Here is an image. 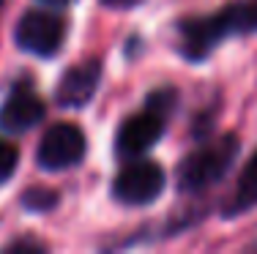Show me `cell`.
Here are the masks:
<instances>
[{
  "label": "cell",
  "instance_id": "cell-1",
  "mask_svg": "<svg viewBox=\"0 0 257 254\" xmlns=\"http://www.w3.org/2000/svg\"><path fill=\"white\" fill-rule=\"evenodd\" d=\"M257 25V6L235 3L224 11L208 17V20H192L181 25L183 36V55L189 60L205 58L230 30H252Z\"/></svg>",
  "mask_w": 257,
  "mask_h": 254
},
{
  "label": "cell",
  "instance_id": "cell-2",
  "mask_svg": "<svg viewBox=\"0 0 257 254\" xmlns=\"http://www.w3.org/2000/svg\"><path fill=\"white\" fill-rule=\"evenodd\" d=\"M235 150H238V142H235V137H230V134L222 137L219 142H213L211 148L197 150V153L189 156L181 164L178 186L183 191H203L205 186L216 183V180L227 172V167L232 164Z\"/></svg>",
  "mask_w": 257,
  "mask_h": 254
},
{
  "label": "cell",
  "instance_id": "cell-3",
  "mask_svg": "<svg viewBox=\"0 0 257 254\" xmlns=\"http://www.w3.org/2000/svg\"><path fill=\"white\" fill-rule=\"evenodd\" d=\"M85 134L74 123H55L44 131L39 145V164L44 169H69L82 161Z\"/></svg>",
  "mask_w": 257,
  "mask_h": 254
},
{
  "label": "cell",
  "instance_id": "cell-4",
  "mask_svg": "<svg viewBox=\"0 0 257 254\" xmlns=\"http://www.w3.org/2000/svg\"><path fill=\"white\" fill-rule=\"evenodd\" d=\"M164 189V169L154 161L128 164L115 178V197L126 205H148Z\"/></svg>",
  "mask_w": 257,
  "mask_h": 254
},
{
  "label": "cell",
  "instance_id": "cell-5",
  "mask_svg": "<svg viewBox=\"0 0 257 254\" xmlns=\"http://www.w3.org/2000/svg\"><path fill=\"white\" fill-rule=\"evenodd\" d=\"M60 41H63V22L47 11H28L17 25V44L39 58L55 55Z\"/></svg>",
  "mask_w": 257,
  "mask_h": 254
},
{
  "label": "cell",
  "instance_id": "cell-6",
  "mask_svg": "<svg viewBox=\"0 0 257 254\" xmlns=\"http://www.w3.org/2000/svg\"><path fill=\"white\" fill-rule=\"evenodd\" d=\"M101 80V66L99 60H85V63H77L60 77L58 88H55V101L60 107H85L90 99H93L96 88H99Z\"/></svg>",
  "mask_w": 257,
  "mask_h": 254
},
{
  "label": "cell",
  "instance_id": "cell-7",
  "mask_svg": "<svg viewBox=\"0 0 257 254\" xmlns=\"http://www.w3.org/2000/svg\"><path fill=\"white\" fill-rule=\"evenodd\" d=\"M164 131V115H159L154 110H145L134 118H128L123 126L118 129V153L120 156H140L159 142Z\"/></svg>",
  "mask_w": 257,
  "mask_h": 254
},
{
  "label": "cell",
  "instance_id": "cell-8",
  "mask_svg": "<svg viewBox=\"0 0 257 254\" xmlns=\"http://www.w3.org/2000/svg\"><path fill=\"white\" fill-rule=\"evenodd\" d=\"M41 118H44V101L30 88H17L0 107V129L11 134L33 129L36 123H41Z\"/></svg>",
  "mask_w": 257,
  "mask_h": 254
},
{
  "label": "cell",
  "instance_id": "cell-9",
  "mask_svg": "<svg viewBox=\"0 0 257 254\" xmlns=\"http://www.w3.org/2000/svg\"><path fill=\"white\" fill-rule=\"evenodd\" d=\"M257 205V153L249 159V164L243 167L241 178H238V189L232 199L227 202V213H243V210Z\"/></svg>",
  "mask_w": 257,
  "mask_h": 254
},
{
  "label": "cell",
  "instance_id": "cell-10",
  "mask_svg": "<svg viewBox=\"0 0 257 254\" xmlns=\"http://www.w3.org/2000/svg\"><path fill=\"white\" fill-rule=\"evenodd\" d=\"M55 202H58V194L50 191V189H30L28 194L22 197V205H25L28 210H33V213L55 208Z\"/></svg>",
  "mask_w": 257,
  "mask_h": 254
},
{
  "label": "cell",
  "instance_id": "cell-11",
  "mask_svg": "<svg viewBox=\"0 0 257 254\" xmlns=\"http://www.w3.org/2000/svg\"><path fill=\"white\" fill-rule=\"evenodd\" d=\"M17 161H20V153H17V148L0 140V183H3V180H9L11 175H14Z\"/></svg>",
  "mask_w": 257,
  "mask_h": 254
},
{
  "label": "cell",
  "instance_id": "cell-12",
  "mask_svg": "<svg viewBox=\"0 0 257 254\" xmlns=\"http://www.w3.org/2000/svg\"><path fill=\"white\" fill-rule=\"evenodd\" d=\"M175 107V93L173 90H156V93L148 96V110H154L159 115L170 112Z\"/></svg>",
  "mask_w": 257,
  "mask_h": 254
},
{
  "label": "cell",
  "instance_id": "cell-13",
  "mask_svg": "<svg viewBox=\"0 0 257 254\" xmlns=\"http://www.w3.org/2000/svg\"><path fill=\"white\" fill-rule=\"evenodd\" d=\"M28 249H33V251H44V246H41V243H33V240H17V243H11V246H9V251H28Z\"/></svg>",
  "mask_w": 257,
  "mask_h": 254
},
{
  "label": "cell",
  "instance_id": "cell-14",
  "mask_svg": "<svg viewBox=\"0 0 257 254\" xmlns=\"http://www.w3.org/2000/svg\"><path fill=\"white\" fill-rule=\"evenodd\" d=\"M104 6H109V9H134V6H140L143 0H101Z\"/></svg>",
  "mask_w": 257,
  "mask_h": 254
},
{
  "label": "cell",
  "instance_id": "cell-15",
  "mask_svg": "<svg viewBox=\"0 0 257 254\" xmlns=\"http://www.w3.org/2000/svg\"><path fill=\"white\" fill-rule=\"evenodd\" d=\"M44 3H50V6H63V3H69V0H44Z\"/></svg>",
  "mask_w": 257,
  "mask_h": 254
}]
</instances>
